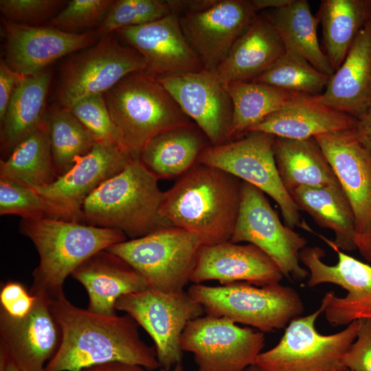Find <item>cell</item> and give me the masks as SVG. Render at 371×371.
<instances>
[{
  "label": "cell",
  "instance_id": "cell-1",
  "mask_svg": "<svg viewBox=\"0 0 371 371\" xmlns=\"http://www.w3.org/2000/svg\"><path fill=\"white\" fill-rule=\"evenodd\" d=\"M51 310L62 337L45 371H78L110 362L160 368L155 346L140 338L138 324L130 315L94 313L74 305L65 295L52 300Z\"/></svg>",
  "mask_w": 371,
  "mask_h": 371
},
{
  "label": "cell",
  "instance_id": "cell-2",
  "mask_svg": "<svg viewBox=\"0 0 371 371\" xmlns=\"http://www.w3.org/2000/svg\"><path fill=\"white\" fill-rule=\"evenodd\" d=\"M242 181L196 164L164 192L160 209L168 223L196 235L202 245L230 240L240 204Z\"/></svg>",
  "mask_w": 371,
  "mask_h": 371
},
{
  "label": "cell",
  "instance_id": "cell-3",
  "mask_svg": "<svg viewBox=\"0 0 371 371\" xmlns=\"http://www.w3.org/2000/svg\"><path fill=\"white\" fill-rule=\"evenodd\" d=\"M19 230L32 242L39 256L30 293H45L52 300L65 295L66 278L83 262L126 240L115 229L55 218H21Z\"/></svg>",
  "mask_w": 371,
  "mask_h": 371
},
{
  "label": "cell",
  "instance_id": "cell-4",
  "mask_svg": "<svg viewBox=\"0 0 371 371\" xmlns=\"http://www.w3.org/2000/svg\"><path fill=\"white\" fill-rule=\"evenodd\" d=\"M159 179L133 159L85 201L81 223L115 229L131 239L171 227L161 216L164 192Z\"/></svg>",
  "mask_w": 371,
  "mask_h": 371
},
{
  "label": "cell",
  "instance_id": "cell-5",
  "mask_svg": "<svg viewBox=\"0 0 371 371\" xmlns=\"http://www.w3.org/2000/svg\"><path fill=\"white\" fill-rule=\"evenodd\" d=\"M104 95L122 148L133 159L156 135L194 123L157 77L146 71L127 75Z\"/></svg>",
  "mask_w": 371,
  "mask_h": 371
},
{
  "label": "cell",
  "instance_id": "cell-6",
  "mask_svg": "<svg viewBox=\"0 0 371 371\" xmlns=\"http://www.w3.org/2000/svg\"><path fill=\"white\" fill-rule=\"evenodd\" d=\"M188 292L206 315L225 317L262 333L285 328L304 309L297 291L280 283L262 286L245 282L216 286L194 284Z\"/></svg>",
  "mask_w": 371,
  "mask_h": 371
},
{
  "label": "cell",
  "instance_id": "cell-7",
  "mask_svg": "<svg viewBox=\"0 0 371 371\" xmlns=\"http://www.w3.org/2000/svg\"><path fill=\"white\" fill-rule=\"evenodd\" d=\"M324 306L306 316L293 319L279 342L262 352L254 366L258 371H346L343 357L357 337L360 320L341 331L320 334L315 322Z\"/></svg>",
  "mask_w": 371,
  "mask_h": 371
},
{
  "label": "cell",
  "instance_id": "cell-8",
  "mask_svg": "<svg viewBox=\"0 0 371 371\" xmlns=\"http://www.w3.org/2000/svg\"><path fill=\"white\" fill-rule=\"evenodd\" d=\"M201 245L196 235L171 226L106 249L135 269L149 288L173 293L184 290L190 282Z\"/></svg>",
  "mask_w": 371,
  "mask_h": 371
},
{
  "label": "cell",
  "instance_id": "cell-9",
  "mask_svg": "<svg viewBox=\"0 0 371 371\" xmlns=\"http://www.w3.org/2000/svg\"><path fill=\"white\" fill-rule=\"evenodd\" d=\"M276 137L265 133H249L238 139L209 145L198 164L223 170L256 187L278 205L284 224L300 226L299 210L279 176L273 156Z\"/></svg>",
  "mask_w": 371,
  "mask_h": 371
},
{
  "label": "cell",
  "instance_id": "cell-10",
  "mask_svg": "<svg viewBox=\"0 0 371 371\" xmlns=\"http://www.w3.org/2000/svg\"><path fill=\"white\" fill-rule=\"evenodd\" d=\"M115 308L130 315L148 333L163 369L181 363V335L191 321L205 313L188 291L166 293L152 288L121 296Z\"/></svg>",
  "mask_w": 371,
  "mask_h": 371
},
{
  "label": "cell",
  "instance_id": "cell-11",
  "mask_svg": "<svg viewBox=\"0 0 371 371\" xmlns=\"http://www.w3.org/2000/svg\"><path fill=\"white\" fill-rule=\"evenodd\" d=\"M230 241L256 246L287 278L302 280L309 274L300 260L306 239L282 223L262 191L243 181L239 212Z\"/></svg>",
  "mask_w": 371,
  "mask_h": 371
},
{
  "label": "cell",
  "instance_id": "cell-12",
  "mask_svg": "<svg viewBox=\"0 0 371 371\" xmlns=\"http://www.w3.org/2000/svg\"><path fill=\"white\" fill-rule=\"evenodd\" d=\"M146 69L134 48L109 34L65 62L56 91L58 104L69 109L82 98L104 94L127 75Z\"/></svg>",
  "mask_w": 371,
  "mask_h": 371
},
{
  "label": "cell",
  "instance_id": "cell-13",
  "mask_svg": "<svg viewBox=\"0 0 371 371\" xmlns=\"http://www.w3.org/2000/svg\"><path fill=\"white\" fill-rule=\"evenodd\" d=\"M317 236L337 253L338 261L335 265L324 262L325 251L319 247L302 249L300 260L309 273L308 286L330 283L347 291L345 297H337L334 291L323 297L321 304L324 306L326 320L331 326H337L371 319V265L345 254L323 235Z\"/></svg>",
  "mask_w": 371,
  "mask_h": 371
},
{
  "label": "cell",
  "instance_id": "cell-14",
  "mask_svg": "<svg viewBox=\"0 0 371 371\" xmlns=\"http://www.w3.org/2000/svg\"><path fill=\"white\" fill-rule=\"evenodd\" d=\"M265 344L262 332L207 315L191 321L180 341L183 352L192 354L197 371H244L254 365Z\"/></svg>",
  "mask_w": 371,
  "mask_h": 371
},
{
  "label": "cell",
  "instance_id": "cell-15",
  "mask_svg": "<svg viewBox=\"0 0 371 371\" xmlns=\"http://www.w3.org/2000/svg\"><path fill=\"white\" fill-rule=\"evenodd\" d=\"M36 299L31 311L14 317L0 308V352L20 371H45L58 350L62 337L45 293H30Z\"/></svg>",
  "mask_w": 371,
  "mask_h": 371
},
{
  "label": "cell",
  "instance_id": "cell-16",
  "mask_svg": "<svg viewBox=\"0 0 371 371\" xmlns=\"http://www.w3.org/2000/svg\"><path fill=\"white\" fill-rule=\"evenodd\" d=\"M251 1L216 0L207 9L179 15L183 33L205 69L215 70L257 16Z\"/></svg>",
  "mask_w": 371,
  "mask_h": 371
},
{
  "label": "cell",
  "instance_id": "cell-17",
  "mask_svg": "<svg viewBox=\"0 0 371 371\" xmlns=\"http://www.w3.org/2000/svg\"><path fill=\"white\" fill-rule=\"evenodd\" d=\"M157 78L210 145L228 142L232 100L225 85L213 71L203 69Z\"/></svg>",
  "mask_w": 371,
  "mask_h": 371
},
{
  "label": "cell",
  "instance_id": "cell-18",
  "mask_svg": "<svg viewBox=\"0 0 371 371\" xmlns=\"http://www.w3.org/2000/svg\"><path fill=\"white\" fill-rule=\"evenodd\" d=\"M116 32L142 56L145 71L157 78L205 69L188 43L175 13Z\"/></svg>",
  "mask_w": 371,
  "mask_h": 371
},
{
  "label": "cell",
  "instance_id": "cell-19",
  "mask_svg": "<svg viewBox=\"0 0 371 371\" xmlns=\"http://www.w3.org/2000/svg\"><path fill=\"white\" fill-rule=\"evenodd\" d=\"M314 138L349 201L357 234L362 233L371 223V151L355 128Z\"/></svg>",
  "mask_w": 371,
  "mask_h": 371
},
{
  "label": "cell",
  "instance_id": "cell-20",
  "mask_svg": "<svg viewBox=\"0 0 371 371\" xmlns=\"http://www.w3.org/2000/svg\"><path fill=\"white\" fill-rule=\"evenodd\" d=\"M5 61L17 73L30 76L58 58L93 45L95 32L69 33L48 26L12 23L3 19Z\"/></svg>",
  "mask_w": 371,
  "mask_h": 371
},
{
  "label": "cell",
  "instance_id": "cell-21",
  "mask_svg": "<svg viewBox=\"0 0 371 371\" xmlns=\"http://www.w3.org/2000/svg\"><path fill=\"white\" fill-rule=\"evenodd\" d=\"M133 160L118 145L96 142L74 167L52 183L34 189L81 223L85 201L102 183L124 170Z\"/></svg>",
  "mask_w": 371,
  "mask_h": 371
},
{
  "label": "cell",
  "instance_id": "cell-22",
  "mask_svg": "<svg viewBox=\"0 0 371 371\" xmlns=\"http://www.w3.org/2000/svg\"><path fill=\"white\" fill-rule=\"evenodd\" d=\"M282 278L276 263L258 247L227 240L200 247L190 282H245L262 286L280 283Z\"/></svg>",
  "mask_w": 371,
  "mask_h": 371
},
{
  "label": "cell",
  "instance_id": "cell-23",
  "mask_svg": "<svg viewBox=\"0 0 371 371\" xmlns=\"http://www.w3.org/2000/svg\"><path fill=\"white\" fill-rule=\"evenodd\" d=\"M313 97L358 120L371 109V21L358 33L322 93Z\"/></svg>",
  "mask_w": 371,
  "mask_h": 371
},
{
  "label": "cell",
  "instance_id": "cell-24",
  "mask_svg": "<svg viewBox=\"0 0 371 371\" xmlns=\"http://www.w3.org/2000/svg\"><path fill=\"white\" fill-rule=\"evenodd\" d=\"M71 276L87 291V309L103 315H117L115 304L121 296L149 288L135 269L107 249L89 257Z\"/></svg>",
  "mask_w": 371,
  "mask_h": 371
},
{
  "label": "cell",
  "instance_id": "cell-25",
  "mask_svg": "<svg viewBox=\"0 0 371 371\" xmlns=\"http://www.w3.org/2000/svg\"><path fill=\"white\" fill-rule=\"evenodd\" d=\"M356 118L300 93L280 110L251 127L249 133H265L276 137L305 139L321 134L355 128Z\"/></svg>",
  "mask_w": 371,
  "mask_h": 371
},
{
  "label": "cell",
  "instance_id": "cell-26",
  "mask_svg": "<svg viewBox=\"0 0 371 371\" xmlns=\"http://www.w3.org/2000/svg\"><path fill=\"white\" fill-rule=\"evenodd\" d=\"M285 51L266 14L257 15L213 71L224 85L251 82L267 71Z\"/></svg>",
  "mask_w": 371,
  "mask_h": 371
},
{
  "label": "cell",
  "instance_id": "cell-27",
  "mask_svg": "<svg viewBox=\"0 0 371 371\" xmlns=\"http://www.w3.org/2000/svg\"><path fill=\"white\" fill-rule=\"evenodd\" d=\"M51 81L47 69L23 76L16 88L1 122V159L46 121L45 105Z\"/></svg>",
  "mask_w": 371,
  "mask_h": 371
},
{
  "label": "cell",
  "instance_id": "cell-28",
  "mask_svg": "<svg viewBox=\"0 0 371 371\" xmlns=\"http://www.w3.org/2000/svg\"><path fill=\"white\" fill-rule=\"evenodd\" d=\"M210 145L194 123L164 131L147 142L139 159L159 180L181 177L198 163Z\"/></svg>",
  "mask_w": 371,
  "mask_h": 371
},
{
  "label": "cell",
  "instance_id": "cell-29",
  "mask_svg": "<svg viewBox=\"0 0 371 371\" xmlns=\"http://www.w3.org/2000/svg\"><path fill=\"white\" fill-rule=\"evenodd\" d=\"M273 151L281 181L289 194L300 187L340 186L314 137H276Z\"/></svg>",
  "mask_w": 371,
  "mask_h": 371
},
{
  "label": "cell",
  "instance_id": "cell-30",
  "mask_svg": "<svg viewBox=\"0 0 371 371\" xmlns=\"http://www.w3.org/2000/svg\"><path fill=\"white\" fill-rule=\"evenodd\" d=\"M290 195L299 210L308 214L319 227L333 232L331 241L339 249H357L355 218L341 186L300 187Z\"/></svg>",
  "mask_w": 371,
  "mask_h": 371
},
{
  "label": "cell",
  "instance_id": "cell-31",
  "mask_svg": "<svg viewBox=\"0 0 371 371\" xmlns=\"http://www.w3.org/2000/svg\"><path fill=\"white\" fill-rule=\"evenodd\" d=\"M279 34L286 50L299 55L316 69L331 76L333 69L317 37L319 21L306 0H291L265 14Z\"/></svg>",
  "mask_w": 371,
  "mask_h": 371
},
{
  "label": "cell",
  "instance_id": "cell-32",
  "mask_svg": "<svg viewBox=\"0 0 371 371\" xmlns=\"http://www.w3.org/2000/svg\"><path fill=\"white\" fill-rule=\"evenodd\" d=\"M333 69L343 63L357 35L371 21V0H322L316 15Z\"/></svg>",
  "mask_w": 371,
  "mask_h": 371
},
{
  "label": "cell",
  "instance_id": "cell-33",
  "mask_svg": "<svg viewBox=\"0 0 371 371\" xmlns=\"http://www.w3.org/2000/svg\"><path fill=\"white\" fill-rule=\"evenodd\" d=\"M58 177L46 121L0 160V178L32 189L47 186Z\"/></svg>",
  "mask_w": 371,
  "mask_h": 371
},
{
  "label": "cell",
  "instance_id": "cell-34",
  "mask_svg": "<svg viewBox=\"0 0 371 371\" xmlns=\"http://www.w3.org/2000/svg\"><path fill=\"white\" fill-rule=\"evenodd\" d=\"M225 86L233 104L228 141L245 135L251 127L301 93L253 81L232 82Z\"/></svg>",
  "mask_w": 371,
  "mask_h": 371
},
{
  "label": "cell",
  "instance_id": "cell-35",
  "mask_svg": "<svg viewBox=\"0 0 371 371\" xmlns=\"http://www.w3.org/2000/svg\"><path fill=\"white\" fill-rule=\"evenodd\" d=\"M46 124L54 163L60 177L89 153L96 141L69 109L59 104L46 114Z\"/></svg>",
  "mask_w": 371,
  "mask_h": 371
},
{
  "label": "cell",
  "instance_id": "cell-36",
  "mask_svg": "<svg viewBox=\"0 0 371 371\" xmlns=\"http://www.w3.org/2000/svg\"><path fill=\"white\" fill-rule=\"evenodd\" d=\"M330 77L299 55L286 50L267 71L253 82L289 91L317 95L322 93Z\"/></svg>",
  "mask_w": 371,
  "mask_h": 371
},
{
  "label": "cell",
  "instance_id": "cell-37",
  "mask_svg": "<svg viewBox=\"0 0 371 371\" xmlns=\"http://www.w3.org/2000/svg\"><path fill=\"white\" fill-rule=\"evenodd\" d=\"M0 214L21 218H55L78 222L69 212L34 189L0 178Z\"/></svg>",
  "mask_w": 371,
  "mask_h": 371
},
{
  "label": "cell",
  "instance_id": "cell-38",
  "mask_svg": "<svg viewBox=\"0 0 371 371\" xmlns=\"http://www.w3.org/2000/svg\"><path fill=\"white\" fill-rule=\"evenodd\" d=\"M170 13L171 11L167 1H114L96 33L102 37L122 28L153 22Z\"/></svg>",
  "mask_w": 371,
  "mask_h": 371
},
{
  "label": "cell",
  "instance_id": "cell-39",
  "mask_svg": "<svg viewBox=\"0 0 371 371\" xmlns=\"http://www.w3.org/2000/svg\"><path fill=\"white\" fill-rule=\"evenodd\" d=\"M69 109L96 142L115 144L123 150L120 135L110 115L104 94L82 98Z\"/></svg>",
  "mask_w": 371,
  "mask_h": 371
},
{
  "label": "cell",
  "instance_id": "cell-40",
  "mask_svg": "<svg viewBox=\"0 0 371 371\" xmlns=\"http://www.w3.org/2000/svg\"><path fill=\"white\" fill-rule=\"evenodd\" d=\"M114 1L72 0L52 17L47 26L66 32L90 28L102 23Z\"/></svg>",
  "mask_w": 371,
  "mask_h": 371
},
{
  "label": "cell",
  "instance_id": "cell-41",
  "mask_svg": "<svg viewBox=\"0 0 371 371\" xmlns=\"http://www.w3.org/2000/svg\"><path fill=\"white\" fill-rule=\"evenodd\" d=\"M60 0H1L4 19L14 23L32 24L49 19L64 3Z\"/></svg>",
  "mask_w": 371,
  "mask_h": 371
},
{
  "label": "cell",
  "instance_id": "cell-42",
  "mask_svg": "<svg viewBox=\"0 0 371 371\" xmlns=\"http://www.w3.org/2000/svg\"><path fill=\"white\" fill-rule=\"evenodd\" d=\"M360 326L355 341L343 357L347 370L371 371V319H360Z\"/></svg>",
  "mask_w": 371,
  "mask_h": 371
},
{
  "label": "cell",
  "instance_id": "cell-43",
  "mask_svg": "<svg viewBox=\"0 0 371 371\" xmlns=\"http://www.w3.org/2000/svg\"><path fill=\"white\" fill-rule=\"evenodd\" d=\"M35 299V295L27 292L21 282L9 280L1 286V308L12 317L19 318L28 314Z\"/></svg>",
  "mask_w": 371,
  "mask_h": 371
},
{
  "label": "cell",
  "instance_id": "cell-44",
  "mask_svg": "<svg viewBox=\"0 0 371 371\" xmlns=\"http://www.w3.org/2000/svg\"><path fill=\"white\" fill-rule=\"evenodd\" d=\"M24 75L12 69L3 58L0 60V123L3 120L11 98Z\"/></svg>",
  "mask_w": 371,
  "mask_h": 371
},
{
  "label": "cell",
  "instance_id": "cell-45",
  "mask_svg": "<svg viewBox=\"0 0 371 371\" xmlns=\"http://www.w3.org/2000/svg\"><path fill=\"white\" fill-rule=\"evenodd\" d=\"M216 1V0H168L167 3L171 12L179 16L205 10L214 4Z\"/></svg>",
  "mask_w": 371,
  "mask_h": 371
},
{
  "label": "cell",
  "instance_id": "cell-46",
  "mask_svg": "<svg viewBox=\"0 0 371 371\" xmlns=\"http://www.w3.org/2000/svg\"><path fill=\"white\" fill-rule=\"evenodd\" d=\"M78 371H146L144 368L122 362H110L82 368Z\"/></svg>",
  "mask_w": 371,
  "mask_h": 371
},
{
  "label": "cell",
  "instance_id": "cell-47",
  "mask_svg": "<svg viewBox=\"0 0 371 371\" xmlns=\"http://www.w3.org/2000/svg\"><path fill=\"white\" fill-rule=\"evenodd\" d=\"M355 245L363 258L371 263V223L362 233L357 234Z\"/></svg>",
  "mask_w": 371,
  "mask_h": 371
},
{
  "label": "cell",
  "instance_id": "cell-48",
  "mask_svg": "<svg viewBox=\"0 0 371 371\" xmlns=\"http://www.w3.org/2000/svg\"><path fill=\"white\" fill-rule=\"evenodd\" d=\"M355 131L359 139L371 151V109L358 120Z\"/></svg>",
  "mask_w": 371,
  "mask_h": 371
},
{
  "label": "cell",
  "instance_id": "cell-49",
  "mask_svg": "<svg viewBox=\"0 0 371 371\" xmlns=\"http://www.w3.org/2000/svg\"><path fill=\"white\" fill-rule=\"evenodd\" d=\"M257 12L264 9H277L289 4L291 0H251Z\"/></svg>",
  "mask_w": 371,
  "mask_h": 371
},
{
  "label": "cell",
  "instance_id": "cell-50",
  "mask_svg": "<svg viewBox=\"0 0 371 371\" xmlns=\"http://www.w3.org/2000/svg\"><path fill=\"white\" fill-rule=\"evenodd\" d=\"M160 371H184V369L181 363H179L171 368L170 369L160 368Z\"/></svg>",
  "mask_w": 371,
  "mask_h": 371
},
{
  "label": "cell",
  "instance_id": "cell-51",
  "mask_svg": "<svg viewBox=\"0 0 371 371\" xmlns=\"http://www.w3.org/2000/svg\"><path fill=\"white\" fill-rule=\"evenodd\" d=\"M6 371H20L19 368L12 363L8 362L6 366Z\"/></svg>",
  "mask_w": 371,
  "mask_h": 371
},
{
  "label": "cell",
  "instance_id": "cell-52",
  "mask_svg": "<svg viewBox=\"0 0 371 371\" xmlns=\"http://www.w3.org/2000/svg\"><path fill=\"white\" fill-rule=\"evenodd\" d=\"M244 371H258V370L254 365H252L247 368Z\"/></svg>",
  "mask_w": 371,
  "mask_h": 371
},
{
  "label": "cell",
  "instance_id": "cell-53",
  "mask_svg": "<svg viewBox=\"0 0 371 371\" xmlns=\"http://www.w3.org/2000/svg\"><path fill=\"white\" fill-rule=\"evenodd\" d=\"M346 371H353V370H347Z\"/></svg>",
  "mask_w": 371,
  "mask_h": 371
}]
</instances>
